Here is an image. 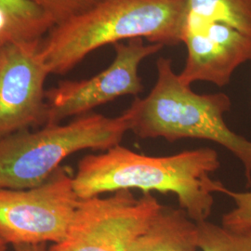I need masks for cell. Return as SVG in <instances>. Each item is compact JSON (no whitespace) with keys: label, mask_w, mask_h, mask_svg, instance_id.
<instances>
[{"label":"cell","mask_w":251,"mask_h":251,"mask_svg":"<svg viewBox=\"0 0 251 251\" xmlns=\"http://www.w3.org/2000/svg\"><path fill=\"white\" fill-rule=\"evenodd\" d=\"M0 242H3V241H2V240H1V239H0ZM5 244H6V243H5Z\"/></svg>","instance_id":"cell-18"},{"label":"cell","mask_w":251,"mask_h":251,"mask_svg":"<svg viewBox=\"0 0 251 251\" xmlns=\"http://www.w3.org/2000/svg\"><path fill=\"white\" fill-rule=\"evenodd\" d=\"M0 251H9L8 245L4 242H0Z\"/></svg>","instance_id":"cell-17"},{"label":"cell","mask_w":251,"mask_h":251,"mask_svg":"<svg viewBox=\"0 0 251 251\" xmlns=\"http://www.w3.org/2000/svg\"><path fill=\"white\" fill-rule=\"evenodd\" d=\"M200 251H251V230L233 231L207 220L198 223Z\"/></svg>","instance_id":"cell-12"},{"label":"cell","mask_w":251,"mask_h":251,"mask_svg":"<svg viewBox=\"0 0 251 251\" xmlns=\"http://www.w3.org/2000/svg\"></svg>","instance_id":"cell-19"},{"label":"cell","mask_w":251,"mask_h":251,"mask_svg":"<svg viewBox=\"0 0 251 251\" xmlns=\"http://www.w3.org/2000/svg\"><path fill=\"white\" fill-rule=\"evenodd\" d=\"M157 77L145 98L135 97L130 131L142 139L162 138L170 143L199 139L220 144L242 163L251 185V141L233 132L225 115L232 106L225 93L198 94L184 85L172 67V61H156Z\"/></svg>","instance_id":"cell-3"},{"label":"cell","mask_w":251,"mask_h":251,"mask_svg":"<svg viewBox=\"0 0 251 251\" xmlns=\"http://www.w3.org/2000/svg\"><path fill=\"white\" fill-rule=\"evenodd\" d=\"M0 5L11 9L14 12L27 18L40 19L45 18V17L50 18L43 11L37 9L31 3L27 2L26 0H0Z\"/></svg>","instance_id":"cell-15"},{"label":"cell","mask_w":251,"mask_h":251,"mask_svg":"<svg viewBox=\"0 0 251 251\" xmlns=\"http://www.w3.org/2000/svg\"><path fill=\"white\" fill-rule=\"evenodd\" d=\"M220 168L218 152L208 147L151 156L118 144L83 157L73 182L79 199L132 189L144 194H173L179 207L193 221L201 223L211 214L213 195L224 194L226 188L211 178Z\"/></svg>","instance_id":"cell-1"},{"label":"cell","mask_w":251,"mask_h":251,"mask_svg":"<svg viewBox=\"0 0 251 251\" xmlns=\"http://www.w3.org/2000/svg\"><path fill=\"white\" fill-rule=\"evenodd\" d=\"M161 206L151 194L137 198L129 190L80 199L66 236L49 251H128Z\"/></svg>","instance_id":"cell-6"},{"label":"cell","mask_w":251,"mask_h":251,"mask_svg":"<svg viewBox=\"0 0 251 251\" xmlns=\"http://www.w3.org/2000/svg\"><path fill=\"white\" fill-rule=\"evenodd\" d=\"M116 56L106 69L89 79L65 80L46 91L45 122L60 124L65 118L80 117L93 109L126 95L138 97L144 85L139 66L164 46L136 37L114 44Z\"/></svg>","instance_id":"cell-7"},{"label":"cell","mask_w":251,"mask_h":251,"mask_svg":"<svg viewBox=\"0 0 251 251\" xmlns=\"http://www.w3.org/2000/svg\"><path fill=\"white\" fill-rule=\"evenodd\" d=\"M187 0H103L55 26L40 54L51 75H63L89 54L136 37L163 46L181 42Z\"/></svg>","instance_id":"cell-2"},{"label":"cell","mask_w":251,"mask_h":251,"mask_svg":"<svg viewBox=\"0 0 251 251\" xmlns=\"http://www.w3.org/2000/svg\"><path fill=\"white\" fill-rule=\"evenodd\" d=\"M42 40L0 50V139L44 125L45 82L50 75L40 54Z\"/></svg>","instance_id":"cell-8"},{"label":"cell","mask_w":251,"mask_h":251,"mask_svg":"<svg viewBox=\"0 0 251 251\" xmlns=\"http://www.w3.org/2000/svg\"><path fill=\"white\" fill-rule=\"evenodd\" d=\"M131 118L129 107L116 117L89 113L67 124H47L0 139V189L40 185L73 153L117 146L130 131Z\"/></svg>","instance_id":"cell-4"},{"label":"cell","mask_w":251,"mask_h":251,"mask_svg":"<svg viewBox=\"0 0 251 251\" xmlns=\"http://www.w3.org/2000/svg\"><path fill=\"white\" fill-rule=\"evenodd\" d=\"M52 20L55 25L88 11L103 0H26Z\"/></svg>","instance_id":"cell-13"},{"label":"cell","mask_w":251,"mask_h":251,"mask_svg":"<svg viewBox=\"0 0 251 251\" xmlns=\"http://www.w3.org/2000/svg\"><path fill=\"white\" fill-rule=\"evenodd\" d=\"M47 244L18 245L13 247V251H49Z\"/></svg>","instance_id":"cell-16"},{"label":"cell","mask_w":251,"mask_h":251,"mask_svg":"<svg viewBox=\"0 0 251 251\" xmlns=\"http://www.w3.org/2000/svg\"><path fill=\"white\" fill-rule=\"evenodd\" d=\"M211 23L227 25L251 37V0H187L182 36Z\"/></svg>","instance_id":"cell-11"},{"label":"cell","mask_w":251,"mask_h":251,"mask_svg":"<svg viewBox=\"0 0 251 251\" xmlns=\"http://www.w3.org/2000/svg\"><path fill=\"white\" fill-rule=\"evenodd\" d=\"M224 194L233 199L234 207L224 215L222 225L233 231L251 230V191L233 192L225 188Z\"/></svg>","instance_id":"cell-14"},{"label":"cell","mask_w":251,"mask_h":251,"mask_svg":"<svg viewBox=\"0 0 251 251\" xmlns=\"http://www.w3.org/2000/svg\"><path fill=\"white\" fill-rule=\"evenodd\" d=\"M181 42L187 57L178 75L184 85L203 81L225 87L241 64L251 61V37L224 24L211 23L188 31Z\"/></svg>","instance_id":"cell-9"},{"label":"cell","mask_w":251,"mask_h":251,"mask_svg":"<svg viewBox=\"0 0 251 251\" xmlns=\"http://www.w3.org/2000/svg\"><path fill=\"white\" fill-rule=\"evenodd\" d=\"M79 200L65 168L32 188L0 189V239L13 247L61 242Z\"/></svg>","instance_id":"cell-5"},{"label":"cell","mask_w":251,"mask_h":251,"mask_svg":"<svg viewBox=\"0 0 251 251\" xmlns=\"http://www.w3.org/2000/svg\"><path fill=\"white\" fill-rule=\"evenodd\" d=\"M128 251H199L198 223L180 207L161 206Z\"/></svg>","instance_id":"cell-10"}]
</instances>
